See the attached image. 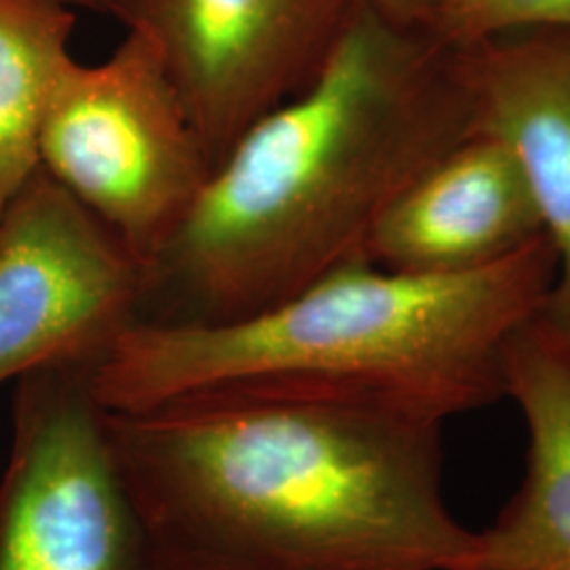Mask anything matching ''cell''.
I'll return each mask as SVG.
<instances>
[{
	"label": "cell",
	"instance_id": "6da1fadb",
	"mask_svg": "<svg viewBox=\"0 0 570 570\" xmlns=\"http://www.w3.org/2000/svg\"><path fill=\"white\" fill-rule=\"evenodd\" d=\"M442 421L292 379L106 410L150 570H461Z\"/></svg>",
	"mask_w": 570,
	"mask_h": 570
},
{
	"label": "cell",
	"instance_id": "7a4b0ae2",
	"mask_svg": "<svg viewBox=\"0 0 570 570\" xmlns=\"http://www.w3.org/2000/svg\"><path fill=\"white\" fill-rule=\"evenodd\" d=\"M475 131L459 49L360 0L315 81L230 146L146 265L142 324L242 322L366 258L391 205Z\"/></svg>",
	"mask_w": 570,
	"mask_h": 570
},
{
	"label": "cell",
	"instance_id": "3957f363",
	"mask_svg": "<svg viewBox=\"0 0 570 570\" xmlns=\"http://www.w3.org/2000/svg\"><path fill=\"white\" fill-rule=\"evenodd\" d=\"M556 273L546 233L468 273L355 258L242 322L131 327L98 367L96 393L106 410H134L225 381L292 379L446 423L505 400L508 343L543 311Z\"/></svg>",
	"mask_w": 570,
	"mask_h": 570
},
{
	"label": "cell",
	"instance_id": "277c9868",
	"mask_svg": "<svg viewBox=\"0 0 570 570\" xmlns=\"http://www.w3.org/2000/svg\"><path fill=\"white\" fill-rule=\"evenodd\" d=\"M41 167L144 268L199 202L214 161L155 47L127 30L98 63L70 60L47 104Z\"/></svg>",
	"mask_w": 570,
	"mask_h": 570
},
{
	"label": "cell",
	"instance_id": "5b68a950",
	"mask_svg": "<svg viewBox=\"0 0 570 570\" xmlns=\"http://www.w3.org/2000/svg\"><path fill=\"white\" fill-rule=\"evenodd\" d=\"M96 362L21 374L0 475V570H150L96 393Z\"/></svg>",
	"mask_w": 570,
	"mask_h": 570
},
{
	"label": "cell",
	"instance_id": "8992f818",
	"mask_svg": "<svg viewBox=\"0 0 570 570\" xmlns=\"http://www.w3.org/2000/svg\"><path fill=\"white\" fill-rule=\"evenodd\" d=\"M146 268L42 167L0 216V385L102 364L142 324Z\"/></svg>",
	"mask_w": 570,
	"mask_h": 570
},
{
	"label": "cell",
	"instance_id": "52a82bcc",
	"mask_svg": "<svg viewBox=\"0 0 570 570\" xmlns=\"http://www.w3.org/2000/svg\"><path fill=\"white\" fill-rule=\"evenodd\" d=\"M360 0H125L117 20L155 47L214 167L306 89Z\"/></svg>",
	"mask_w": 570,
	"mask_h": 570
},
{
	"label": "cell",
	"instance_id": "ba28073f",
	"mask_svg": "<svg viewBox=\"0 0 570 570\" xmlns=\"http://www.w3.org/2000/svg\"><path fill=\"white\" fill-rule=\"evenodd\" d=\"M543 233L513 150L489 131H475L391 205L366 258L410 273H468L508 258Z\"/></svg>",
	"mask_w": 570,
	"mask_h": 570
},
{
	"label": "cell",
	"instance_id": "9c48e42d",
	"mask_svg": "<svg viewBox=\"0 0 570 570\" xmlns=\"http://www.w3.org/2000/svg\"><path fill=\"white\" fill-rule=\"evenodd\" d=\"M456 49L478 131L518 157L558 256L541 315L570 334V30H524Z\"/></svg>",
	"mask_w": 570,
	"mask_h": 570
},
{
	"label": "cell",
	"instance_id": "30bf717a",
	"mask_svg": "<svg viewBox=\"0 0 570 570\" xmlns=\"http://www.w3.org/2000/svg\"><path fill=\"white\" fill-rule=\"evenodd\" d=\"M505 400L529 429L527 471L461 570H570V334L541 313L508 343Z\"/></svg>",
	"mask_w": 570,
	"mask_h": 570
},
{
	"label": "cell",
	"instance_id": "8fae6325",
	"mask_svg": "<svg viewBox=\"0 0 570 570\" xmlns=\"http://www.w3.org/2000/svg\"><path fill=\"white\" fill-rule=\"evenodd\" d=\"M75 26L58 0H0V216L41 167L42 117L75 58Z\"/></svg>",
	"mask_w": 570,
	"mask_h": 570
},
{
	"label": "cell",
	"instance_id": "7c38bea8",
	"mask_svg": "<svg viewBox=\"0 0 570 570\" xmlns=\"http://www.w3.org/2000/svg\"><path fill=\"white\" fill-rule=\"evenodd\" d=\"M423 28L449 47L524 30H570V0H438Z\"/></svg>",
	"mask_w": 570,
	"mask_h": 570
},
{
	"label": "cell",
	"instance_id": "4fadbf2b",
	"mask_svg": "<svg viewBox=\"0 0 570 570\" xmlns=\"http://www.w3.org/2000/svg\"><path fill=\"white\" fill-rule=\"evenodd\" d=\"M367 2H372L374 7H379L395 20L423 26L428 20L429 11L438 0H367Z\"/></svg>",
	"mask_w": 570,
	"mask_h": 570
},
{
	"label": "cell",
	"instance_id": "5bb4252c",
	"mask_svg": "<svg viewBox=\"0 0 570 570\" xmlns=\"http://www.w3.org/2000/svg\"><path fill=\"white\" fill-rule=\"evenodd\" d=\"M72 11H87V13H100V16H117L119 7L125 0H58Z\"/></svg>",
	"mask_w": 570,
	"mask_h": 570
}]
</instances>
